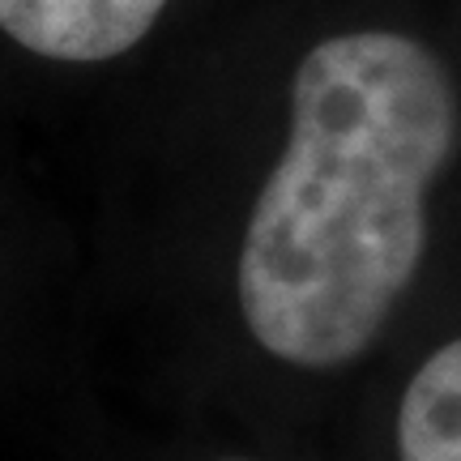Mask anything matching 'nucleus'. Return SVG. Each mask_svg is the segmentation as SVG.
Listing matches in <instances>:
<instances>
[{
	"label": "nucleus",
	"instance_id": "1",
	"mask_svg": "<svg viewBox=\"0 0 461 461\" xmlns=\"http://www.w3.org/2000/svg\"><path fill=\"white\" fill-rule=\"evenodd\" d=\"M453 141L457 95L423 43L355 31L303 56L240 252V308L269 355L342 367L372 346L419 269Z\"/></svg>",
	"mask_w": 461,
	"mask_h": 461
},
{
	"label": "nucleus",
	"instance_id": "4",
	"mask_svg": "<svg viewBox=\"0 0 461 461\" xmlns=\"http://www.w3.org/2000/svg\"><path fill=\"white\" fill-rule=\"evenodd\" d=\"M227 461H240V457H227Z\"/></svg>",
	"mask_w": 461,
	"mask_h": 461
},
{
	"label": "nucleus",
	"instance_id": "3",
	"mask_svg": "<svg viewBox=\"0 0 461 461\" xmlns=\"http://www.w3.org/2000/svg\"><path fill=\"white\" fill-rule=\"evenodd\" d=\"M397 448L402 461H461V338L428 355L406 384Z\"/></svg>",
	"mask_w": 461,
	"mask_h": 461
},
{
	"label": "nucleus",
	"instance_id": "2",
	"mask_svg": "<svg viewBox=\"0 0 461 461\" xmlns=\"http://www.w3.org/2000/svg\"><path fill=\"white\" fill-rule=\"evenodd\" d=\"M167 0H0V31L34 56L95 65L137 48Z\"/></svg>",
	"mask_w": 461,
	"mask_h": 461
}]
</instances>
